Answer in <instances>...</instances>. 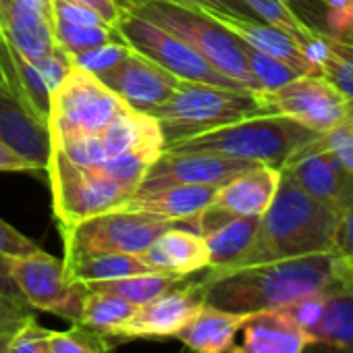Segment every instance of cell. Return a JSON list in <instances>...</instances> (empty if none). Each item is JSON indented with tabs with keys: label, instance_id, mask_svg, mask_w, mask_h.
Here are the masks:
<instances>
[{
	"label": "cell",
	"instance_id": "30",
	"mask_svg": "<svg viewBox=\"0 0 353 353\" xmlns=\"http://www.w3.org/2000/svg\"><path fill=\"white\" fill-rule=\"evenodd\" d=\"M295 15L314 32L334 36L353 19V0H287Z\"/></svg>",
	"mask_w": 353,
	"mask_h": 353
},
{
	"label": "cell",
	"instance_id": "43",
	"mask_svg": "<svg viewBox=\"0 0 353 353\" xmlns=\"http://www.w3.org/2000/svg\"><path fill=\"white\" fill-rule=\"evenodd\" d=\"M123 5H135V3H166V5H176V7H188V9H223V11H235V13H245L252 15L239 0H119Z\"/></svg>",
	"mask_w": 353,
	"mask_h": 353
},
{
	"label": "cell",
	"instance_id": "42",
	"mask_svg": "<svg viewBox=\"0 0 353 353\" xmlns=\"http://www.w3.org/2000/svg\"><path fill=\"white\" fill-rule=\"evenodd\" d=\"M42 250L36 241L26 237L21 231L11 227L7 221L0 219V254L7 258H17V256H28Z\"/></svg>",
	"mask_w": 353,
	"mask_h": 353
},
{
	"label": "cell",
	"instance_id": "51",
	"mask_svg": "<svg viewBox=\"0 0 353 353\" xmlns=\"http://www.w3.org/2000/svg\"><path fill=\"white\" fill-rule=\"evenodd\" d=\"M341 262H343V266H345L349 272H353V254H349V256L341 258Z\"/></svg>",
	"mask_w": 353,
	"mask_h": 353
},
{
	"label": "cell",
	"instance_id": "48",
	"mask_svg": "<svg viewBox=\"0 0 353 353\" xmlns=\"http://www.w3.org/2000/svg\"><path fill=\"white\" fill-rule=\"evenodd\" d=\"M332 38H336V40H341V42H345L347 46L353 48V19H351L345 28H341Z\"/></svg>",
	"mask_w": 353,
	"mask_h": 353
},
{
	"label": "cell",
	"instance_id": "25",
	"mask_svg": "<svg viewBox=\"0 0 353 353\" xmlns=\"http://www.w3.org/2000/svg\"><path fill=\"white\" fill-rule=\"evenodd\" d=\"M303 54L316 73L339 90L347 102L349 121H353V48L324 32H318L316 38L303 46Z\"/></svg>",
	"mask_w": 353,
	"mask_h": 353
},
{
	"label": "cell",
	"instance_id": "33",
	"mask_svg": "<svg viewBox=\"0 0 353 353\" xmlns=\"http://www.w3.org/2000/svg\"><path fill=\"white\" fill-rule=\"evenodd\" d=\"M46 347L48 353H108L110 339L81 324H73L69 330H48Z\"/></svg>",
	"mask_w": 353,
	"mask_h": 353
},
{
	"label": "cell",
	"instance_id": "18",
	"mask_svg": "<svg viewBox=\"0 0 353 353\" xmlns=\"http://www.w3.org/2000/svg\"><path fill=\"white\" fill-rule=\"evenodd\" d=\"M281 183V168L254 164L219 185L212 208L229 216H262Z\"/></svg>",
	"mask_w": 353,
	"mask_h": 353
},
{
	"label": "cell",
	"instance_id": "23",
	"mask_svg": "<svg viewBox=\"0 0 353 353\" xmlns=\"http://www.w3.org/2000/svg\"><path fill=\"white\" fill-rule=\"evenodd\" d=\"M310 336L314 345H326L339 351L353 349V272L343 262H339L334 281L324 289L322 316Z\"/></svg>",
	"mask_w": 353,
	"mask_h": 353
},
{
	"label": "cell",
	"instance_id": "44",
	"mask_svg": "<svg viewBox=\"0 0 353 353\" xmlns=\"http://www.w3.org/2000/svg\"><path fill=\"white\" fill-rule=\"evenodd\" d=\"M334 254L339 258H345V256L353 254V204L341 216L336 239H334Z\"/></svg>",
	"mask_w": 353,
	"mask_h": 353
},
{
	"label": "cell",
	"instance_id": "45",
	"mask_svg": "<svg viewBox=\"0 0 353 353\" xmlns=\"http://www.w3.org/2000/svg\"><path fill=\"white\" fill-rule=\"evenodd\" d=\"M0 172H40L32 162L23 160L19 154H15L7 143L0 141Z\"/></svg>",
	"mask_w": 353,
	"mask_h": 353
},
{
	"label": "cell",
	"instance_id": "4",
	"mask_svg": "<svg viewBox=\"0 0 353 353\" xmlns=\"http://www.w3.org/2000/svg\"><path fill=\"white\" fill-rule=\"evenodd\" d=\"M162 129L164 145L264 114L258 92L200 81H179L172 94L150 110Z\"/></svg>",
	"mask_w": 353,
	"mask_h": 353
},
{
	"label": "cell",
	"instance_id": "26",
	"mask_svg": "<svg viewBox=\"0 0 353 353\" xmlns=\"http://www.w3.org/2000/svg\"><path fill=\"white\" fill-rule=\"evenodd\" d=\"M63 262H65L67 276L73 283H81V285L114 281L141 272H154L141 260V256L119 254V252H75V254H65Z\"/></svg>",
	"mask_w": 353,
	"mask_h": 353
},
{
	"label": "cell",
	"instance_id": "17",
	"mask_svg": "<svg viewBox=\"0 0 353 353\" xmlns=\"http://www.w3.org/2000/svg\"><path fill=\"white\" fill-rule=\"evenodd\" d=\"M3 30L9 44L36 61L57 50L52 0H0Z\"/></svg>",
	"mask_w": 353,
	"mask_h": 353
},
{
	"label": "cell",
	"instance_id": "5",
	"mask_svg": "<svg viewBox=\"0 0 353 353\" xmlns=\"http://www.w3.org/2000/svg\"><path fill=\"white\" fill-rule=\"evenodd\" d=\"M123 9L135 13L137 17L156 23L168 34L176 36L190 44L198 54H202L219 73L239 83L245 90L260 92L258 83L248 67L243 54V42L219 26L214 19L204 15L202 11L176 7L166 3H135L123 5Z\"/></svg>",
	"mask_w": 353,
	"mask_h": 353
},
{
	"label": "cell",
	"instance_id": "34",
	"mask_svg": "<svg viewBox=\"0 0 353 353\" xmlns=\"http://www.w3.org/2000/svg\"><path fill=\"white\" fill-rule=\"evenodd\" d=\"M158 156L148 154V152H123L119 156H112L98 164V168L108 174L110 179L119 181L121 185L129 188L131 192H137L148 168L154 164Z\"/></svg>",
	"mask_w": 353,
	"mask_h": 353
},
{
	"label": "cell",
	"instance_id": "41",
	"mask_svg": "<svg viewBox=\"0 0 353 353\" xmlns=\"http://www.w3.org/2000/svg\"><path fill=\"white\" fill-rule=\"evenodd\" d=\"M46 336L48 328L34 318L11 336V353H48Z\"/></svg>",
	"mask_w": 353,
	"mask_h": 353
},
{
	"label": "cell",
	"instance_id": "7",
	"mask_svg": "<svg viewBox=\"0 0 353 353\" xmlns=\"http://www.w3.org/2000/svg\"><path fill=\"white\" fill-rule=\"evenodd\" d=\"M125 110H129V106L96 75L71 67L50 96V141L59 145L75 135L98 133Z\"/></svg>",
	"mask_w": 353,
	"mask_h": 353
},
{
	"label": "cell",
	"instance_id": "15",
	"mask_svg": "<svg viewBox=\"0 0 353 353\" xmlns=\"http://www.w3.org/2000/svg\"><path fill=\"white\" fill-rule=\"evenodd\" d=\"M281 170H285L303 192L334 208L341 216L353 204V172L326 150L305 143Z\"/></svg>",
	"mask_w": 353,
	"mask_h": 353
},
{
	"label": "cell",
	"instance_id": "24",
	"mask_svg": "<svg viewBox=\"0 0 353 353\" xmlns=\"http://www.w3.org/2000/svg\"><path fill=\"white\" fill-rule=\"evenodd\" d=\"M250 314L202 303L174 336L194 353H229Z\"/></svg>",
	"mask_w": 353,
	"mask_h": 353
},
{
	"label": "cell",
	"instance_id": "52",
	"mask_svg": "<svg viewBox=\"0 0 353 353\" xmlns=\"http://www.w3.org/2000/svg\"><path fill=\"white\" fill-rule=\"evenodd\" d=\"M5 36V30H3V11H0V38Z\"/></svg>",
	"mask_w": 353,
	"mask_h": 353
},
{
	"label": "cell",
	"instance_id": "14",
	"mask_svg": "<svg viewBox=\"0 0 353 353\" xmlns=\"http://www.w3.org/2000/svg\"><path fill=\"white\" fill-rule=\"evenodd\" d=\"M96 77L129 108L139 112H150L160 106L181 81L133 48L114 67Z\"/></svg>",
	"mask_w": 353,
	"mask_h": 353
},
{
	"label": "cell",
	"instance_id": "37",
	"mask_svg": "<svg viewBox=\"0 0 353 353\" xmlns=\"http://www.w3.org/2000/svg\"><path fill=\"white\" fill-rule=\"evenodd\" d=\"M129 50H131V46L127 42H110V44H102L98 48H92L88 52L73 57L71 63H73V67H79L92 75H100V73L108 71L110 67H114Z\"/></svg>",
	"mask_w": 353,
	"mask_h": 353
},
{
	"label": "cell",
	"instance_id": "19",
	"mask_svg": "<svg viewBox=\"0 0 353 353\" xmlns=\"http://www.w3.org/2000/svg\"><path fill=\"white\" fill-rule=\"evenodd\" d=\"M0 141L46 172L52 152L48 125L9 92H0Z\"/></svg>",
	"mask_w": 353,
	"mask_h": 353
},
{
	"label": "cell",
	"instance_id": "27",
	"mask_svg": "<svg viewBox=\"0 0 353 353\" xmlns=\"http://www.w3.org/2000/svg\"><path fill=\"white\" fill-rule=\"evenodd\" d=\"M258 227L260 216H231L202 235L210 258L208 270H227L237 266L252 248Z\"/></svg>",
	"mask_w": 353,
	"mask_h": 353
},
{
	"label": "cell",
	"instance_id": "28",
	"mask_svg": "<svg viewBox=\"0 0 353 353\" xmlns=\"http://www.w3.org/2000/svg\"><path fill=\"white\" fill-rule=\"evenodd\" d=\"M194 279H196V274L179 276V274H166V272H141V274H131V276H123V279H114V281L90 283L85 287L94 289V291L114 293V295L131 301L133 305H143L176 287L194 281Z\"/></svg>",
	"mask_w": 353,
	"mask_h": 353
},
{
	"label": "cell",
	"instance_id": "1",
	"mask_svg": "<svg viewBox=\"0 0 353 353\" xmlns=\"http://www.w3.org/2000/svg\"><path fill=\"white\" fill-rule=\"evenodd\" d=\"M339 262L336 254H314L231 270L206 268L198 276V287L204 303L221 310L241 314L279 310L326 289L339 272Z\"/></svg>",
	"mask_w": 353,
	"mask_h": 353
},
{
	"label": "cell",
	"instance_id": "35",
	"mask_svg": "<svg viewBox=\"0 0 353 353\" xmlns=\"http://www.w3.org/2000/svg\"><path fill=\"white\" fill-rule=\"evenodd\" d=\"M243 54H245L248 67H250L260 92H274V90L283 88L285 83L293 81L295 77H299V73H295L289 65L281 63L274 57L258 52V50L250 48L248 44H243Z\"/></svg>",
	"mask_w": 353,
	"mask_h": 353
},
{
	"label": "cell",
	"instance_id": "13",
	"mask_svg": "<svg viewBox=\"0 0 353 353\" xmlns=\"http://www.w3.org/2000/svg\"><path fill=\"white\" fill-rule=\"evenodd\" d=\"M202 303L204 299L196 276L194 281L152 299L150 303L137 305L135 314L121 328H117L108 339L125 343L133 339L174 336Z\"/></svg>",
	"mask_w": 353,
	"mask_h": 353
},
{
	"label": "cell",
	"instance_id": "46",
	"mask_svg": "<svg viewBox=\"0 0 353 353\" xmlns=\"http://www.w3.org/2000/svg\"><path fill=\"white\" fill-rule=\"evenodd\" d=\"M75 3H81V5L94 9L112 28L119 26V19L123 15V7H121L119 0H75Z\"/></svg>",
	"mask_w": 353,
	"mask_h": 353
},
{
	"label": "cell",
	"instance_id": "22",
	"mask_svg": "<svg viewBox=\"0 0 353 353\" xmlns=\"http://www.w3.org/2000/svg\"><path fill=\"white\" fill-rule=\"evenodd\" d=\"M141 260L154 272L192 276L210 266L208 248L200 233L194 229H166L143 254Z\"/></svg>",
	"mask_w": 353,
	"mask_h": 353
},
{
	"label": "cell",
	"instance_id": "20",
	"mask_svg": "<svg viewBox=\"0 0 353 353\" xmlns=\"http://www.w3.org/2000/svg\"><path fill=\"white\" fill-rule=\"evenodd\" d=\"M243 339L229 353H303L314 345L312 336L299 328L283 310H262L250 314L241 326Z\"/></svg>",
	"mask_w": 353,
	"mask_h": 353
},
{
	"label": "cell",
	"instance_id": "38",
	"mask_svg": "<svg viewBox=\"0 0 353 353\" xmlns=\"http://www.w3.org/2000/svg\"><path fill=\"white\" fill-rule=\"evenodd\" d=\"M36 318V310L23 301L0 293V336H13Z\"/></svg>",
	"mask_w": 353,
	"mask_h": 353
},
{
	"label": "cell",
	"instance_id": "29",
	"mask_svg": "<svg viewBox=\"0 0 353 353\" xmlns=\"http://www.w3.org/2000/svg\"><path fill=\"white\" fill-rule=\"evenodd\" d=\"M135 310L137 305L114 293L88 289L79 310V318L73 324L92 328L108 339L117 328H121L135 314Z\"/></svg>",
	"mask_w": 353,
	"mask_h": 353
},
{
	"label": "cell",
	"instance_id": "2",
	"mask_svg": "<svg viewBox=\"0 0 353 353\" xmlns=\"http://www.w3.org/2000/svg\"><path fill=\"white\" fill-rule=\"evenodd\" d=\"M339 223L341 214L334 208L312 198L281 170L279 190L268 210L260 216L256 239L233 268L314 254H334Z\"/></svg>",
	"mask_w": 353,
	"mask_h": 353
},
{
	"label": "cell",
	"instance_id": "11",
	"mask_svg": "<svg viewBox=\"0 0 353 353\" xmlns=\"http://www.w3.org/2000/svg\"><path fill=\"white\" fill-rule=\"evenodd\" d=\"M264 114L287 117L314 133H324L349 119L339 90L322 75H299L274 92H258Z\"/></svg>",
	"mask_w": 353,
	"mask_h": 353
},
{
	"label": "cell",
	"instance_id": "8",
	"mask_svg": "<svg viewBox=\"0 0 353 353\" xmlns=\"http://www.w3.org/2000/svg\"><path fill=\"white\" fill-rule=\"evenodd\" d=\"M117 30L133 50L141 52L143 57H148L150 61H154L174 77H179L181 81H200V83L245 90L239 83L231 81L229 77H225L223 73H219L190 44L168 34L166 30L158 28L156 23L137 17L127 9H123Z\"/></svg>",
	"mask_w": 353,
	"mask_h": 353
},
{
	"label": "cell",
	"instance_id": "39",
	"mask_svg": "<svg viewBox=\"0 0 353 353\" xmlns=\"http://www.w3.org/2000/svg\"><path fill=\"white\" fill-rule=\"evenodd\" d=\"M322 307H324V289L318 293L299 297V299H295V301H291L279 310H283L299 328H303L310 334L322 316Z\"/></svg>",
	"mask_w": 353,
	"mask_h": 353
},
{
	"label": "cell",
	"instance_id": "9",
	"mask_svg": "<svg viewBox=\"0 0 353 353\" xmlns=\"http://www.w3.org/2000/svg\"><path fill=\"white\" fill-rule=\"evenodd\" d=\"M176 223L133 210H112L63 229L65 254L119 252L141 256L166 229Z\"/></svg>",
	"mask_w": 353,
	"mask_h": 353
},
{
	"label": "cell",
	"instance_id": "21",
	"mask_svg": "<svg viewBox=\"0 0 353 353\" xmlns=\"http://www.w3.org/2000/svg\"><path fill=\"white\" fill-rule=\"evenodd\" d=\"M219 185H168L148 192H135L121 210L152 214L170 223H192L216 196Z\"/></svg>",
	"mask_w": 353,
	"mask_h": 353
},
{
	"label": "cell",
	"instance_id": "31",
	"mask_svg": "<svg viewBox=\"0 0 353 353\" xmlns=\"http://www.w3.org/2000/svg\"><path fill=\"white\" fill-rule=\"evenodd\" d=\"M239 3L260 21L270 23L285 34H289L293 40L299 42V46H307L318 32H314L307 23H303L295 11L289 7L287 0H239Z\"/></svg>",
	"mask_w": 353,
	"mask_h": 353
},
{
	"label": "cell",
	"instance_id": "49",
	"mask_svg": "<svg viewBox=\"0 0 353 353\" xmlns=\"http://www.w3.org/2000/svg\"><path fill=\"white\" fill-rule=\"evenodd\" d=\"M0 92H9L11 94V88H9V79H7V73H5V67H3V61H0Z\"/></svg>",
	"mask_w": 353,
	"mask_h": 353
},
{
	"label": "cell",
	"instance_id": "12",
	"mask_svg": "<svg viewBox=\"0 0 353 353\" xmlns=\"http://www.w3.org/2000/svg\"><path fill=\"white\" fill-rule=\"evenodd\" d=\"M260 164L206 152H164L148 168L137 192L168 185H223L233 174Z\"/></svg>",
	"mask_w": 353,
	"mask_h": 353
},
{
	"label": "cell",
	"instance_id": "6",
	"mask_svg": "<svg viewBox=\"0 0 353 353\" xmlns=\"http://www.w3.org/2000/svg\"><path fill=\"white\" fill-rule=\"evenodd\" d=\"M46 172L52 192V210L63 229H71L88 219L121 210L135 194L110 179L98 166H81L52 148Z\"/></svg>",
	"mask_w": 353,
	"mask_h": 353
},
{
	"label": "cell",
	"instance_id": "36",
	"mask_svg": "<svg viewBox=\"0 0 353 353\" xmlns=\"http://www.w3.org/2000/svg\"><path fill=\"white\" fill-rule=\"evenodd\" d=\"M314 148L330 152L349 172H353V121H343L341 125L318 133L312 141Z\"/></svg>",
	"mask_w": 353,
	"mask_h": 353
},
{
	"label": "cell",
	"instance_id": "32",
	"mask_svg": "<svg viewBox=\"0 0 353 353\" xmlns=\"http://www.w3.org/2000/svg\"><path fill=\"white\" fill-rule=\"evenodd\" d=\"M54 40L57 46L69 57H77L92 48L110 42H125L117 28H88V26H71L54 19Z\"/></svg>",
	"mask_w": 353,
	"mask_h": 353
},
{
	"label": "cell",
	"instance_id": "3",
	"mask_svg": "<svg viewBox=\"0 0 353 353\" xmlns=\"http://www.w3.org/2000/svg\"><path fill=\"white\" fill-rule=\"evenodd\" d=\"M316 135L318 133L312 129L287 117L258 114L172 141L164 145V152H206L283 168L285 162Z\"/></svg>",
	"mask_w": 353,
	"mask_h": 353
},
{
	"label": "cell",
	"instance_id": "16",
	"mask_svg": "<svg viewBox=\"0 0 353 353\" xmlns=\"http://www.w3.org/2000/svg\"><path fill=\"white\" fill-rule=\"evenodd\" d=\"M214 19L219 26H223L227 32H231L235 38H239L243 44L250 48L264 52L268 57L279 59L281 63L289 65L295 73L299 75H318L312 63L305 59L303 48L299 46L297 40H293L289 34L283 30L264 23L256 19L254 15L245 13H235V11H223V9H196Z\"/></svg>",
	"mask_w": 353,
	"mask_h": 353
},
{
	"label": "cell",
	"instance_id": "50",
	"mask_svg": "<svg viewBox=\"0 0 353 353\" xmlns=\"http://www.w3.org/2000/svg\"><path fill=\"white\" fill-rule=\"evenodd\" d=\"M0 353H11V336H0Z\"/></svg>",
	"mask_w": 353,
	"mask_h": 353
},
{
	"label": "cell",
	"instance_id": "47",
	"mask_svg": "<svg viewBox=\"0 0 353 353\" xmlns=\"http://www.w3.org/2000/svg\"><path fill=\"white\" fill-rule=\"evenodd\" d=\"M0 293H5L9 297H15V299H23L13 276H11V264H9V258L0 254ZM26 301V299H23Z\"/></svg>",
	"mask_w": 353,
	"mask_h": 353
},
{
	"label": "cell",
	"instance_id": "40",
	"mask_svg": "<svg viewBox=\"0 0 353 353\" xmlns=\"http://www.w3.org/2000/svg\"><path fill=\"white\" fill-rule=\"evenodd\" d=\"M52 15L57 21H65L71 26H88V28H112L108 26L94 9L75 3V0H52Z\"/></svg>",
	"mask_w": 353,
	"mask_h": 353
},
{
	"label": "cell",
	"instance_id": "53",
	"mask_svg": "<svg viewBox=\"0 0 353 353\" xmlns=\"http://www.w3.org/2000/svg\"><path fill=\"white\" fill-rule=\"evenodd\" d=\"M343 353H353V349H351V351H343Z\"/></svg>",
	"mask_w": 353,
	"mask_h": 353
},
{
	"label": "cell",
	"instance_id": "10",
	"mask_svg": "<svg viewBox=\"0 0 353 353\" xmlns=\"http://www.w3.org/2000/svg\"><path fill=\"white\" fill-rule=\"evenodd\" d=\"M11 276L21 297L40 312L57 314L75 322L88 287L67 276L65 262L38 250L28 256L9 258Z\"/></svg>",
	"mask_w": 353,
	"mask_h": 353
}]
</instances>
